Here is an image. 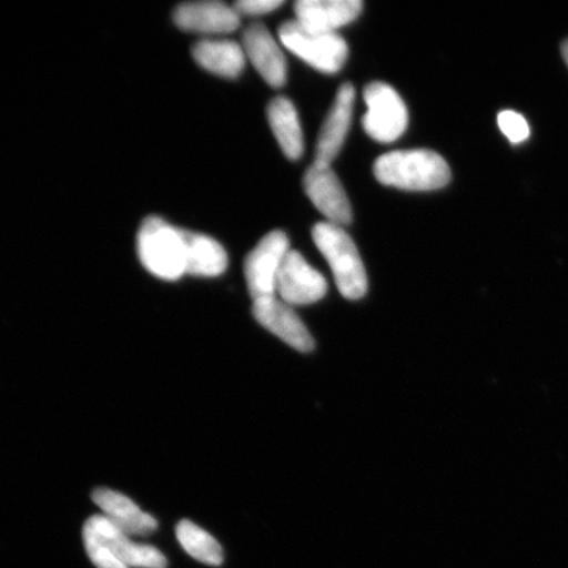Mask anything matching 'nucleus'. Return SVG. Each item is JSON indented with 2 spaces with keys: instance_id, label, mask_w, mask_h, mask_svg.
Here are the masks:
<instances>
[{
  "instance_id": "obj_14",
  "label": "nucleus",
  "mask_w": 568,
  "mask_h": 568,
  "mask_svg": "<svg viewBox=\"0 0 568 568\" xmlns=\"http://www.w3.org/2000/svg\"><path fill=\"white\" fill-rule=\"evenodd\" d=\"M92 500L102 509V515L130 537H148L158 530L159 523L130 497L110 488H97Z\"/></svg>"
},
{
  "instance_id": "obj_15",
  "label": "nucleus",
  "mask_w": 568,
  "mask_h": 568,
  "mask_svg": "<svg viewBox=\"0 0 568 568\" xmlns=\"http://www.w3.org/2000/svg\"><path fill=\"white\" fill-rule=\"evenodd\" d=\"M361 0H300L294 6L300 23L324 32H336L361 16Z\"/></svg>"
},
{
  "instance_id": "obj_16",
  "label": "nucleus",
  "mask_w": 568,
  "mask_h": 568,
  "mask_svg": "<svg viewBox=\"0 0 568 568\" xmlns=\"http://www.w3.org/2000/svg\"><path fill=\"white\" fill-rule=\"evenodd\" d=\"M197 65L210 73L233 80L245 68L246 55L243 45L236 41L205 39L197 41L193 48Z\"/></svg>"
},
{
  "instance_id": "obj_2",
  "label": "nucleus",
  "mask_w": 568,
  "mask_h": 568,
  "mask_svg": "<svg viewBox=\"0 0 568 568\" xmlns=\"http://www.w3.org/2000/svg\"><path fill=\"white\" fill-rule=\"evenodd\" d=\"M374 174L385 186L407 191L443 189L452 178L443 155L426 149L383 154L374 163Z\"/></svg>"
},
{
  "instance_id": "obj_7",
  "label": "nucleus",
  "mask_w": 568,
  "mask_h": 568,
  "mask_svg": "<svg viewBox=\"0 0 568 568\" xmlns=\"http://www.w3.org/2000/svg\"><path fill=\"white\" fill-rule=\"evenodd\" d=\"M288 252L286 233L273 231L248 253L245 261V278L253 301L276 295V280Z\"/></svg>"
},
{
  "instance_id": "obj_13",
  "label": "nucleus",
  "mask_w": 568,
  "mask_h": 568,
  "mask_svg": "<svg viewBox=\"0 0 568 568\" xmlns=\"http://www.w3.org/2000/svg\"><path fill=\"white\" fill-rule=\"evenodd\" d=\"M355 91L352 83H344L337 91L335 103L320 131L316 145V161L331 165L337 159L349 133Z\"/></svg>"
},
{
  "instance_id": "obj_9",
  "label": "nucleus",
  "mask_w": 568,
  "mask_h": 568,
  "mask_svg": "<svg viewBox=\"0 0 568 568\" xmlns=\"http://www.w3.org/2000/svg\"><path fill=\"white\" fill-rule=\"evenodd\" d=\"M328 291L322 273L312 267L300 252L290 251L276 280V294L291 305H307L322 301Z\"/></svg>"
},
{
  "instance_id": "obj_21",
  "label": "nucleus",
  "mask_w": 568,
  "mask_h": 568,
  "mask_svg": "<svg viewBox=\"0 0 568 568\" xmlns=\"http://www.w3.org/2000/svg\"><path fill=\"white\" fill-rule=\"evenodd\" d=\"M283 3V0H240L234 4V10L240 17H261L280 9Z\"/></svg>"
},
{
  "instance_id": "obj_20",
  "label": "nucleus",
  "mask_w": 568,
  "mask_h": 568,
  "mask_svg": "<svg viewBox=\"0 0 568 568\" xmlns=\"http://www.w3.org/2000/svg\"><path fill=\"white\" fill-rule=\"evenodd\" d=\"M497 124H499L500 131L513 144H521L527 141L530 134V128L520 113L515 111H503L497 116Z\"/></svg>"
},
{
  "instance_id": "obj_5",
  "label": "nucleus",
  "mask_w": 568,
  "mask_h": 568,
  "mask_svg": "<svg viewBox=\"0 0 568 568\" xmlns=\"http://www.w3.org/2000/svg\"><path fill=\"white\" fill-rule=\"evenodd\" d=\"M280 40L310 67L326 74H335L344 68L349 47L337 32L314 30L297 20L287 21L280 28Z\"/></svg>"
},
{
  "instance_id": "obj_10",
  "label": "nucleus",
  "mask_w": 568,
  "mask_h": 568,
  "mask_svg": "<svg viewBox=\"0 0 568 568\" xmlns=\"http://www.w3.org/2000/svg\"><path fill=\"white\" fill-rule=\"evenodd\" d=\"M253 315L257 322L295 351L308 353L314 351L315 341L307 326L295 314L291 305L276 296L254 301Z\"/></svg>"
},
{
  "instance_id": "obj_19",
  "label": "nucleus",
  "mask_w": 568,
  "mask_h": 568,
  "mask_svg": "<svg viewBox=\"0 0 568 568\" xmlns=\"http://www.w3.org/2000/svg\"><path fill=\"white\" fill-rule=\"evenodd\" d=\"M176 538L184 551L190 557L209 566H222L224 552L222 545L213 538L209 531H205L196 524L190 520H183L178 524Z\"/></svg>"
},
{
  "instance_id": "obj_17",
  "label": "nucleus",
  "mask_w": 568,
  "mask_h": 568,
  "mask_svg": "<svg viewBox=\"0 0 568 568\" xmlns=\"http://www.w3.org/2000/svg\"><path fill=\"white\" fill-rule=\"evenodd\" d=\"M267 119L284 155L300 160L304 149L303 131L293 102L283 97L275 98L267 106Z\"/></svg>"
},
{
  "instance_id": "obj_22",
  "label": "nucleus",
  "mask_w": 568,
  "mask_h": 568,
  "mask_svg": "<svg viewBox=\"0 0 568 568\" xmlns=\"http://www.w3.org/2000/svg\"><path fill=\"white\" fill-rule=\"evenodd\" d=\"M562 55H564V59L567 63V67H568V40H566L564 42V45H562Z\"/></svg>"
},
{
  "instance_id": "obj_3",
  "label": "nucleus",
  "mask_w": 568,
  "mask_h": 568,
  "mask_svg": "<svg viewBox=\"0 0 568 568\" xmlns=\"http://www.w3.org/2000/svg\"><path fill=\"white\" fill-rule=\"evenodd\" d=\"M138 253L142 266L162 281H178L187 274L183 230L161 217H148L140 226Z\"/></svg>"
},
{
  "instance_id": "obj_1",
  "label": "nucleus",
  "mask_w": 568,
  "mask_h": 568,
  "mask_svg": "<svg viewBox=\"0 0 568 568\" xmlns=\"http://www.w3.org/2000/svg\"><path fill=\"white\" fill-rule=\"evenodd\" d=\"M83 542L97 568H166L154 546L133 542L103 515L91 516L83 527Z\"/></svg>"
},
{
  "instance_id": "obj_6",
  "label": "nucleus",
  "mask_w": 568,
  "mask_h": 568,
  "mask_svg": "<svg viewBox=\"0 0 568 568\" xmlns=\"http://www.w3.org/2000/svg\"><path fill=\"white\" fill-rule=\"evenodd\" d=\"M367 112L362 124L375 141L389 144L402 136L408 126V110L402 97L385 82L367 84L364 91Z\"/></svg>"
},
{
  "instance_id": "obj_12",
  "label": "nucleus",
  "mask_w": 568,
  "mask_h": 568,
  "mask_svg": "<svg viewBox=\"0 0 568 568\" xmlns=\"http://www.w3.org/2000/svg\"><path fill=\"white\" fill-rule=\"evenodd\" d=\"M243 48L246 59L251 60L270 87L280 89L286 83V57L264 24L255 23L246 28Z\"/></svg>"
},
{
  "instance_id": "obj_4",
  "label": "nucleus",
  "mask_w": 568,
  "mask_h": 568,
  "mask_svg": "<svg viewBox=\"0 0 568 568\" xmlns=\"http://www.w3.org/2000/svg\"><path fill=\"white\" fill-rule=\"evenodd\" d=\"M315 244L332 268L339 293L357 301L367 293V274L357 246L343 226L318 223L312 231Z\"/></svg>"
},
{
  "instance_id": "obj_11",
  "label": "nucleus",
  "mask_w": 568,
  "mask_h": 568,
  "mask_svg": "<svg viewBox=\"0 0 568 568\" xmlns=\"http://www.w3.org/2000/svg\"><path fill=\"white\" fill-rule=\"evenodd\" d=\"M174 23L186 32L203 34H225L236 31L241 17L234 7L204 0L178 6L174 11Z\"/></svg>"
},
{
  "instance_id": "obj_18",
  "label": "nucleus",
  "mask_w": 568,
  "mask_h": 568,
  "mask_svg": "<svg viewBox=\"0 0 568 568\" xmlns=\"http://www.w3.org/2000/svg\"><path fill=\"white\" fill-rule=\"evenodd\" d=\"M183 236L186 243L187 274L213 278L225 272L229 254L222 244L202 233L183 230Z\"/></svg>"
},
{
  "instance_id": "obj_8",
  "label": "nucleus",
  "mask_w": 568,
  "mask_h": 568,
  "mask_svg": "<svg viewBox=\"0 0 568 568\" xmlns=\"http://www.w3.org/2000/svg\"><path fill=\"white\" fill-rule=\"evenodd\" d=\"M304 190L328 223L344 226L352 223L353 211L343 183L331 165L315 162L304 175Z\"/></svg>"
}]
</instances>
